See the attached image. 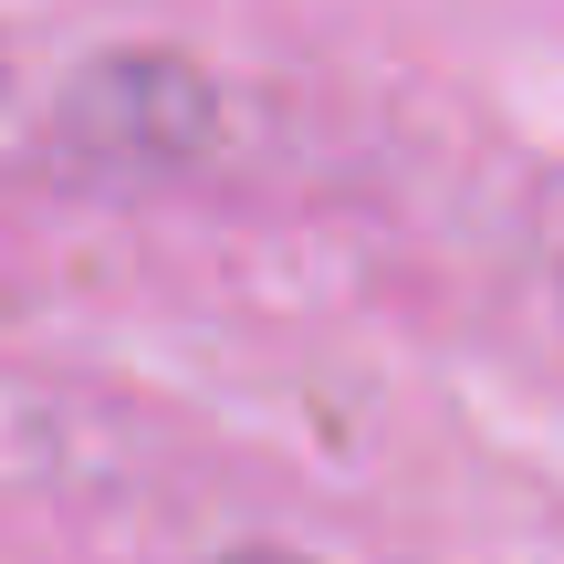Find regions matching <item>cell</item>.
Here are the masks:
<instances>
[{"instance_id": "6da1fadb", "label": "cell", "mask_w": 564, "mask_h": 564, "mask_svg": "<svg viewBox=\"0 0 564 564\" xmlns=\"http://www.w3.org/2000/svg\"><path fill=\"white\" fill-rule=\"evenodd\" d=\"M241 564H282V554H241Z\"/></svg>"}]
</instances>
